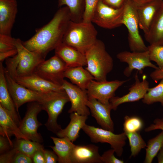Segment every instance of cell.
I'll use <instances>...</instances> for the list:
<instances>
[{"instance_id": "obj_38", "label": "cell", "mask_w": 163, "mask_h": 163, "mask_svg": "<svg viewBox=\"0 0 163 163\" xmlns=\"http://www.w3.org/2000/svg\"><path fill=\"white\" fill-rule=\"evenodd\" d=\"M19 57L18 53L11 58L6 59L5 70L14 80L16 77V71L18 63Z\"/></svg>"}, {"instance_id": "obj_8", "label": "cell", "mask_w": 163, "mask_h": 163, "mask_svg": "<svg viewBox=\"0 0 163 163\" xmlns=\"http://www.w3.org/2000/svg\"><path fill=\"white\" fill-rule=\"evenodd\" d=\"M67 67L64 62L55 54L40 63L36 67L34 73L50 82L62 86Z\"/></svg>"}, {"instance_id": "obj_15", "label": "cell", "mask_w": 163, "mask_h": 163, "mask_svg": "<svg viewBox=\"0 0 163 163\" xmlns=\"http://www.w3.org/2000/svg\"><path fill=\"white\" fill-rule=\"evenodd\" d=\"M86 104L92 116L102 128L113 132L114 124L110 116L112 109L110 104H104L94 98L88 97Z\"/></svg>"}, {"instance_id": "obj_46", "label": "cell", "mask_w": 163, "mask_h": 163, "mask_svg": "<svg viewBox=\"0 0 163 163\" xmlns=\"http://www.w3.org/2000/svg\"><path fill=\"white\" fill-rule=\"evenodd\" d=\"M44 148L40 149L34 153L32 157L33 163H46L44 153Z\"/></svg>"}, {"instance_id": "obj_2", "label": "cell", "mask_w": 163, "mask_h": 163, "mask_svg": "<svg viewBox=\"0 0 163 163\" xmlns=\"http://www.w3.org/2000/svg\"><path fill=\"white\" fill-rule=\"evenodd\" d=\"M97 32L92 22H76L70 21L62 42L85 54L95 43Z\"/></svg>"}, {"instance_id": "obj_27", "label": "cell", "mask_w": 163, "mask_h": 163, "mask_svg": "<svg viewBox=\"0 0 163 163\" xmlns=\"http://www.w3.org/2000/svg\"><path fill=\"white\" fill-rule=\"evenodd\" d=\"M63 6H67L69 8L71 21L76 22L82 21L85 8L84 0H58V7Z\"/></svg>"}, {"instance_id": "obj_48", "label": "cell", "mask_w": 163, "mask_h": 163, "mask_svg": "<svg viewBox=\"0 0 163 163\" xmlns=\"http://www.w3.org/2000/svg\"><path fill=\"white\" fill-rule=\"evenodd\" d=\"M18 53L17 48L5 52L0 53V62L2 63L5 59L15 56Z\"/></svg>"}, {"instance_id": "obj_37", "label": "cell", "mask_w": 163, "mask_h": 163, "mask_svg": "<svg viewBox=\"0 0 163 163\" xmlns=\"http://www.w3.org/2000/svg\"><path fill=\"white\" fill-rule=\"evenodd\" d=\"M16 40L11 36L0 34V53L16 49Z\"/></svg>"}, {"instance_id": "obj_23", "label": "cell", "mask_w": 163, "mask_h": 163, "mask_svg": "<svg viewBox=\"0 0 163 163\" xmlns=\"http://www.w3.org/2000/svg\"><path fill=\"white\" fill-rule=\"evenodd\" d=\"M0 133L12 143L9 137L14 136L17 139H28L21 131L10 114L0 105Z\"/></svg>"}, {"instance_id": "obj_45", "label": "cell", "mask_w": 163, "mask_h": 163, "mask_svg": "<svg viewBox=\"0 0 163 163\" xmlns=\"http://www.w3.org/2000/svg\"><path fill=\"white\" fill-rule=\"evenodd\" d=\"M158 129L163 131V118L155 119L154 121V123L146 128L145 131L149 132Z\"/></svg>"}, {"instance_id": "obj_28", "label": "cell", "mask_w": 163, "mask_h": 163, "mask_svg": "<svg viewBox=\"0 0 163 163\" xmlns=\"http://www.w3.org/2000/svg\"><path fill=\"white\" fill-rule=\"evenodd\" d=\"M163 146V131L149 140L146 145L144 162L151 163Z\"/></svg>"}, {"instance_id": "obj_5", "label": "cell", "mask_w": 163, "mask_h": 163, "mask_svg": "<svg viewBox=\"0 0 163 163\" xmlns=\"http://www.w3.org/2000/svg\"><path fill=\"white\" fill-rule=\"evenodd\" d=\"M69 101L66 92L63 90L52 91L48 98L41 103L43 110L48 115V119L45 125L48 130L56 134L62 129L58 124L57 118L65 105Z\"/></svg>"}, {"instance_id": "obj_11", "label": "cell", "mask_w": 163, "mask_h": 163, "mask_svg": "<svg viewBox=\"0 0 163 163\" xmlns=\"http://www.w3.org/2000/svg\"><path fill=\"white\" fill-rule=\"evenodd\" d=\"M117 58L120 62L128 64V66L123 71L124 75L127 77L135 69L142 73L146 67H150L155 69L159 68L151 62L148 50L143 52L122 51L117 54Z\"/></svg>"}, {"instance_id": "obj_50", "label": "cell", "mask_w": 163, "mask_h": 163, "mask_svg": "<svg viewBox=\"0 0 163 163\" xmlns=\"http://www.w3.org/2000/svg\"><path fill=\"white\" fill-rule=\"evenodd\" d=\"M136 5L146 4L155 0H131Z\"/></svg>"}, {"instance_id": "obj_29", "label": "cell", "mask_w": 163, "mask_h": 163, "mask_svg": "<svg viewBox=\"0 0 163 163\" xmlns=\"http://www.w3.org/2000/svg\"><path fill=\"white\" fill-rule=\"evenodd\" d=\"M14 147L32 158L37 151L44 148L40 143L23 139H17Z\"/></svg>"}, {"instance_id": "obj_31", "label": "cell", "mask_w": 163, "mask_h": 163, "mask_svg": "<svg viewBox=\"0 0 163 163\" xmlns=\"http://www.w3.org/2000/svg\"><path fill=\"white\" fill-rule=\"evenodd\" d=\"M142 101L148 105L158 102L163 106V79L157 85L148 89Z\"/></svg>"}, {"instance_id": "obj_1", "label": "cell", "mask_w": 163, "mask_h": 163, "mask_svg": "<svg viewBox=\"0 0 163 163\" xmlns=\"http://www.w3.org/2000/svg\"><path fill=\"white\" fill-rule=\"evenodd\" d=\"M71 20L67 6L61 7L47 24L38 29L30 39L22 41L27 49L45 59L48 53L62 42L63 38Z\"/></svg>"}, {"instance_id": "obj_36", "label": "cell", "mask_w": 163, "mask_h": 163, "mask_svg": "<svg viewBox=\"0 0 163 163\" xmlns=\"http://www.w3.org/2000/svg\"><path fill=\"white\" fill-rule=\"evenodd\" d=\"M101 0H84L85 8L82 21L92 22L93 14Z\"/></svg>"}, {"instance_id": "obj_33", "label": "cell", "mask_w": 163, "mask_h": 163, "mask_svg": "<svg viewBox=\"0 0 163 163\" xmlns=\"http://www.w3.org/2000/svg\"><path fill=\"white\" fill-rule=\"evenodd\" d=\"M124 119L123 129L125 132H139L143 128V121L138 117L126 116Z\"/></svg>"}, {"instance_id": "obj_32", "label": "cell", "mask_w": 163, "mask_h": 163, "mask_svg": "<svg viewBox=\"0 0 163 163\" xmlns=\"http://www.w3.org/2000/svg\"><path fill=\"white\" fill-rule=\"evenodd\" d=\"M128 139L131 152L130 157H135L142 149L146 147V144L139 132H124Z\"/></svg>"}, {"instance_id": "obj_40", "label": "cell", "mask_w": 163, "mask_h": 163, "mask_svg": "<svg viewBox=\"0 0 163 163\" xmlns=\"http://www.w3.org/2000/svg\"><path fill=\"white\" fill-rule=\"evenodd\" d=\"M18 152L17 149L13 147L9 151L1 154L0 156V163H12L14 157Z\"/></svg>"}, {"instance_id": "obj_17", "label": "cell", "mask_w": 163, "mask_h": 163, "mask_svg": "<svg viewBox=\"0 0 163 163\" xmlns=\"http://www.w3.org/2000/svg\"><path fill=\"white\" fill-rule=\"evenodd\" d=\"M163 0H155L141 5H136L139 28L144 34L149 30Z\"/></svg>"}, {"instance_id": "obj_44", "label": "cell", "mask_w": 163, "mask_h": 163, "mask_svg": "<svg viewBox=\"0 0 163 163\" xmlns=\"http://www.w3.org/2000/svg\"><path fill=\"white\" fill-rule=\"evenodd\" d=\"M106 5L115 8H119L123 7L127 0H101Z\"/></svg>"}, {"instance_id": "obj_41", "label": "cell", "mask_w": 163, "mask_h": 163, "mask_svg": "<svg viewBox=\"0 0 163 163\" xmlns=\"http://www.w3.org/2000/svg\"><path fill=\"white\" fill-rule=\"evenodd\" d=\"M14 147L13 143L11 142L7 138L2 135L0 136V153L2 154L11 150Z\"/></svg>"}, {"instance_id": "obj_16", "label": "cell", "mask_w": 163, "mask_h": 163, "mask_svg": "<svg viewBox=\"0 0 163 163\" xmlns=\"http://www.w3.org/2000/svg\"><path fill=\"white\" fill-rule=\"evenodd\" d=\"M17 12L16 0H0V34L11 36Z\"/></svg>"}, {"instance_id": "obj_43", "label": "cell", "mask_w": 163, "mask_h": 163, "mask_svg": "<svg viewBox=\"0 0 163 163\" xmlns=\"http://www.w3.org/2000/svg\"><path fill=\"white\" fill-rule=\"evenodd\" d=\"M44 153L46 163H56L58 162V156L53 151L44 149Z\"/></svg>"}, {"instance_id": "obj_19", "label": "cell", "mask_w": 163, "mask_h": 163, "mask_svg": "<svg viewBox=\"0 0 163 163\" xmlns=\"http://www.w3.org/2000/svg\"><path fill=\"white\" fill-rule=\"evenodd\" d=\"M71 160L72 163H102L99 147L92 144L75 145Z\"/></svg>"}, {"instance_id": "obj_34", "label": "cell", "mask_w": 163, "mask_h": 163, "mask_svg": "<svg viewBox=\"0 0 163 163\" xmlns=\"http://www.w3.org/2000/svg\"><path fill=\"white\" fill-rule=\"evenodd\" d=\"M151 61L155 62L158 67H163V45H149L148 46Z\"/></svg>"}, {"instance_id": "obj_26", "label": "cell", "mask_w": 163, "mask_h": 163, "mask_svg": "<svg viewBox=\"0 0 163 163\" xmlns=\"http://www.w3.org/2000/svg\"><path fill=\"white\" fill-rule=\"evenodd\" d=\"M54 146H50L53 151L58 156L59 163H72L71 156L75 145L67 137L51 136Z\"/></svg>"}, {"instance_id": "obj_35", "label": "cell", "mask_w": 163, "mask_h": 163, "mask_svg": "<svg viewBox=\"0 0 163 163\" xmlns=\"http://www.w3.org/2000/svg\"><path fill=\"white\" fill-rule=\"evenodd\" d=\"M19 60L16 69L15 78L16 77L28 76L34 73L36 67L25 60L20 58L19 56Z\"/></svg>"}, {"instance_id": "obj_22", "label": "cell", "mask_w": 163, "mask_h": 163, "mask_svg": "<svg viewBox=\"0 0 163 163\" xmlns=\"http://www.w3.org/2000/svg\"><path fill=\"white\" fill-rule=\"evenodd\" d=\"M70 120L67 126L56 134L59 137L68 138L73 143L79 137V131L86 124L88 116L74 112L70 113Z\"/></svg>"}, {"instance_id": "obj_49", "label": "cell", "mask_w": 163, "mask_h": 163, "mask_svg": "<svg viewBox=\"0 0 163 163\" xmlns=\"http://www.w3.org/2000/svg\"><path fill=\"white\" fill-rule=\"evenodd\" d=\"M157 159L158 163H163V146L158 153Z\"/></svg>"}, {"instance_id": "obj_6", "label": "cell", "mask_w": 163, "mask_h": 163, "mask_svg": "<svg viewBox=\"0 0 163 163\" xmlns=\"http://www.w3.org/2000/svg\"><path fill=\"white\" fill-rule=\"evenodd\" d=\"M82 129L89 137L92 142L108 143L114 149L117 156L120 157L122 155L127 138L124 132L115 134L111 131L86 124Z\"/></svg>"}, {"instance_id": "obj_10", "label": "cell", "mask_w": 163, "mask_h": 163, "mask_svg": "<svg viewBox=\"0 0 163 163\" xmlns=\"http://www.w3.org/2000/svg\"><path fill=\"white\" fill-rule=\"evenodd\" d=\"M42 110L43 107L40 103L31 102L27 106L25 116L18 126L22 133L28 139L40 143L43 142V139L37 130L42 124L38 121L37 116Z\"/></svg>"}, {"instance_id": "obj_12", "label": "cell", "mask_w": 163, "mask_h": 163, "mask_svg": "<svg viewBox=\"0 0 163 163\" xmlns=\"http://www.w3.org/2000/svg\"><path fill=\"white\" fill-rule=\"evenodd\" d=\"M127 81H98L93 80L87 89L88 97L94 98L104 104H109L110 100L115 96L116 91Z\"/></svg>"}, {"instance_id": "obj_3", "label": "cell", "mask_w": 163, "mask_h": 163, "mask_svg": "<svg viewBox=\"0 0 163 163\" xmlns=\"http://www.w3.org/2000/svg\"><path fill=\"white\" fill-rule=\"evenodd\" d=\"M87 66L85 68L98 81H107V76L112 70L113 59L106 50L104 43L97 40L86 52Z\"/></svg>"}, {"instance_id": "obj_24", "label": "cell", "mask_w": 163, "mask_h": 163, "mask_svg": "<svg viewBox=\"0 0 163 163\" xmlns=\"http://www.w3.org/2000/svg\"><path fill=\"white\" fill-rule=\"evenodd\" d=\"M144 37L150 45H163V2Z\"/></svg>"}, {"instance_id": "obj_47", "label": "cell", "mask_w": 163, "mask_h": 163, "mask_svg": "<svg viewBox=\"0 0 163 163\" xmlns=\"http://www.w3.org/2000/svg\"><path fill=\"white\" fill-rule=\"evenodd\" d=\"M150 77L153 80L158 81L163 79V67L155 70L150 74Z\"/></svg>"}, {"instance_id": "obj_42", "label": "cell", "mask_w": 163, "mask_h": 163, "mask_svg": "<svg viewBox=\"0 0 163 163\" xmlns=\"http://www.w3.org/2000/svg\"><path fill=\"white\" fill-rule=\"evenodd\" d=\"M32 158L21 152H18L13 158V163H31Z\"/></svg>"}, {"instance_id": "obj_18", "label": "cell", "mask_w": 163, "mask_h": 163, "mask_svg": "<svg viewBox=\"0 0 163 163\" xmlns=\"http://www.w3.org/2000/svg\"><path fill=\"white\" fill-rule=\"evenodd\" d=\"M15 80L27 88L39 92L47 93L64 90L62 86L47 81L34 73L25 77H16Z\"/></svg>"}, {"instance_id": "obj_20", "label": "cell", "mask_w": 163, "mask_h": 163, "mask_svg": "<svg viewBox=\"0 0 163 163\" xmlns=\"http://www.w3.org/2000/svg\"><path fill=\"white\" fill-rule=\"evenodd\" d=\"M55 52L64 62L67 67L87 66L85 55L63 42L55 50Z\"/></svg>"}, {"instance_id": "obj_30", "label": "cell", "mask_w": 163, "mask_h": 163, "mask_svg": "<svg viewBox=\"0 0 163 163\" xmlns=\"http://www.w3.org/2000/svg\"><path fill=\"white\" fill-rule=\"evenodd\" d=\"M15 45L18 50V54L19 57L23 59L36 67L45 60L41 56L35 53L30 51L23 45L22 41L19 39H16Z\"/></svg>"}, {"instance_id": "obj_39", "label": "cell", "mask_w": 163, "mask_h": 163, "mask_svg": "<svg viewBox=\"0 0 163 163\" xmlns=\"http://www.w3.org/2000/svg\"><path fill=\"white\" fill-rule=\"evenodd\" d=\"M115 152L113 149L108 150L104 152L101 155L102 163H123L124 161L116 158L114 155Z\"/></svg>"}, {"instance_id": "obj_21", "label": "cell", "mask_w": 163, "mask_h": 163, "mask_svg": "<svg viewBox=\"0 0 163 163\" xmlns=\"http://www.w3.org/2000/svg\"><path fill=\"white\" fill-rule=\"evenodd\" d=\"M0 105L10 114L19 126L21 120L9 91L5 75V67L1 62H0Z\"/></svg>"}, {"instance_id": "obj_13", "label": "cell", "mask_w": 163, "mask_h": 163, "mask_svg": "<svg viewBox=\"0 0 163 163\" xmlns=\"http://www.w3.org/2000/svg\"><path fill=\"white\" fill-rule=\"evenodd\" d=\"M62 87L66 92L71 103L68 112H75L79 114L88 116L90 110L87 105L88 96L86 90H83L64 79Z\"/></svg>"}, {"instance_id": "obj_9", "label": "cell", "mask_w": 163, "mask_h": 163, "mask_svg": "<svg viewBox=\"0 0 163 163\" xmlns=\"http://www.w3.org/2000/svg\"><path fill=\"white\" fill-rule=\"evenodd\" d=\"M123 6L115 8L101 0L93 14L91 21L103 28L112 29L123 24Z\"/></svg>"}, {"instance_id": "obj_25", "label": "cell", "mask_w": 163, "mask_h": 163, "mask_svg": "<svg viewBox=\"0 0 163 163\" xmlns=\"http://www.w3.org/2000/svg\"><path fill=\"white\" fill-rule=\"evenodd\" d=\"M83 67H67L65 72L64 77L69 78L73 84L83 90H87L91 81L94 78Z\"/></svg>"}, {"instance_id": "obj_7", "label": "cell", "mask_w": 163, "mask_h": 163, "mask_svg": "<svg viewBox=\"0 0 163 163\" xmlns=\"http://www.w3.org/2000/svg\"><path fill=\"white\" fill-rule=\"evenodd\" d=\"M5 72L8 90L18 113L19 108L22 105L34 101L41 103L48 98L52 92L45 93L31 90L18 83L5 69Z\"/></svg>"}, {"instance_id": "obj_14", "label": "cell", "mask_w": 163, "mask_h": 163, "mask_svg": "<svg viewBox=\"0 0 163 163\" xmlns=\"http://www.w3.org/2000/svg\"><path fill=\"white\" fill-rule=\"evenodd\" d=\"M135 82L129 88V92L122 97L114 96L110 100L112 110H116L120 104L133 102L142 99L149 88V83L145 76L141 81H139L137 72L135 76Z\"/></svg>"}, {"instance_id": "obj_4", "label": "cell", "mask_w": 163, "mask_h": 163, "mask_svg": "<svg viewBox=\"0 0 163 163\" xmlns=\"http://www.w3.org/2000/svg\"><path fill=\"white\" fill-rule=\"evenodd\" d=\"M123 24L127 28L128 41L132 52H143L148 50L139 32V24L136 6L131 0H127L123 5Z\"/></svg>"}]
</instances>
